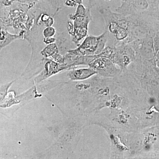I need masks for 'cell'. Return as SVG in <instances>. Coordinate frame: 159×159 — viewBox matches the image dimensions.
Returning a JSON list of instances; mask_svg holds the SVG:
<instances>
[{"instance_id": "obj_1", "label": "cell", "mask_w": 159, "mask_h": 159, "mask_svg": "<svg viewBox=\"0 0 159 159\" xmlns=\"http://www.w3.org/2000/svg\"><path fill=\"white\" fill-rule=\"evenodd\" d=\"M68 31L72 41L77 46L89 35V26L93 19L91 9L83 4L77 5L76 12L69 16Z\"/></svg>"}, {"instance_id": "obj_2", "label": "cell", "mask_w": 159, "mask_h": 159, "mask_svg": "<svg viewBox=\"0 0 159 159\" xmlns=\"http://www.w3.org/2000/svg\"><path fill=\"white\" fill-rule=\"evenodd\" d=\"M107 41L108 35L105 31L98 36L88 35L82 43L80 44L76 48L68 50L64 55L75 57L98 55L105 48Z\"/></svg>"}, {"instance_id": "obj_3", "label": "cell", "mask_w": 159, "mask_h": 159, "mask_svg": "<svg viewBox=\"0 0 159 159\" xmlns=\"http://www.w3.org/2000/svg\"><path fill=\"white\" fill-rule=\"evenodd\" d=\"M88 66L97 72L98 76L104 78H115L122 72L110 60L99 54L96 55L95 58L89 63Z\"/></svg>"}, {"instance_id": "obj_4", "label": "cell", "mask_w": 159, "mask_h": 159, "mask_svg": "<svg viewBox=\"0 0 159 159\" xmlns=\"http://www.w3.org/2000/svg\"><path fill=\"white\" fill-rule=\"evenodd\" d=\"M97 75V72L90 67L85 68L71 69L67 74L69 79L73 81L86 80Z\"/></svg>"}, {"instance_id": "obj_5", "label": "cell", "mask_w": 159, "mask_h": 159, "mask_svg": "<svg viewBox=\"0 0 159 159\" xmlns=\"http://www.w3.org/2000/svg\"><path fill=\"white\" fill-rule=\"evenodd\" d=\"M22 35L11 34L5 29H0V51L15 40L20 39Z\"/></svg>"}, {"instance_id": "obj_6", "label": "cell", "mask_w": 159, "mask_h": 159, "mask_svg": "<svg viewBox=\"0 0 159 159\" xmlns=\"http://www.w3.org/2000/svg\"><path fill=\"white\" fill-rule=\"evenodd\" d=\"M59 51L58 47L56 43L47 45L41 51L40 54L46 58H51L54 54L59 53Z\"/></svg>"}, {"instance_id": "obj_7", "label": "cell", "mask_w": 159, "mask_h": 159, "mask_svg": "<svg viewBox=\"0 0 159 159\" xmlns=\"http://www.w3.org/2000/svg\"><path fill=\"white\" fill-rule=\"evenodd\" d=\"M41 20L46 27H51L54 24V20L47 14L43 15L41 17Z\"/></svg>"}, {"instance_id": "obj_8", "label": "cell", "mask_w": 159, "mask_h": 159, "mask_svg": "<svg viewBox=\"0 0 159 159\" xmlns=\"http://www.w3.org/2000/svg\"><path fill=\"white\" fill-rule=\"evenodd\" d=\"M43 34L44 38L53 37L56 34V30L52 26L48 27L44 29Z\"/></svg>"}, {"instance_id": "obj_9", "label": "cell", "mask_w": 159, "mask_h": 159, "mask_svg": "<svg viewBox=\"0 0 159 159\" xmlns=\"http://www.w3.org/2000/svg\"><path fill=\"white\" fill-rule=\"evenodd\" d=\"M64 5L70 7H75L77 6V2L75 0H65Z\"/></svg>"}, {"instance_id": "obj_10", "label": "cell", "mask_w": 159, "mask_h": 159, "mask_svg": "<svg viewBox=\"0 0 159 159\" xmlns=\"http://www.w3.org/2000/svg\"><path fill=\"white\" fill-rule=\"evenodd\" d=\"M43 42L47 45L56 43V38L53 37L44 38Z\"/></svg>"}, {"instance_id": "obj_11", "label": "cell", "mask_w": 159, "mask_h": 159, "mask_svg": "<svg viewBox=\"0 0 159 159\" xmlns=\"http://www.w3.org/2000/svg\"><path fill=\"white\" fill-rule=\"evenodd\" d=\"M105 1H110L111 0H104ZM96 4V0H89L88 8L91 9Z\"/></svg>"}, {"instance_id": "obj_12", "label": "cell", "mask_w": 159, "mask_h": 159, "mask_svg": "<svg viewBox=\"0 0 159 159\" xmlns=\"http://www.w3.org/2000/svg\"><path fill=\"white\" fill-rule=\"evenodd\" d=\"M75 1L77 2V5H80V4H82L83 0H75Z\"/></svg>"}, {"instance_id": "obj_13", "label": "cell", "mask_w": 159, "mask_h": 159, "mask_svg": "<svg viewBox=\"0 0 159 159\" xmlns=\"http://www.w3.org/2000/svg\"><path fill=\"white\" fill-rule=\"evenodd\" d=\"M120 1H121V2H123V1H124V0H120Z\"/></svg>"}]
</instances>
